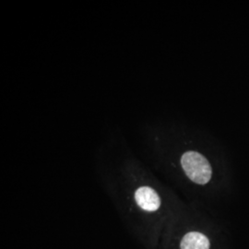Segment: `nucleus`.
<instances>
[{
  "label": "nucleus",
  "instance_id": "f257e3e1",
  "mask_svg": "<svg viewBox=\"0 0 249 249\" xmlns=\"http://www.w3.org/2000/svg\"><path fill=\"white\" fill-rule=\"evenodd\" d=\"M182 167L187 177L198 185L207 184L212 178V167L203 155L187 151L181 158Z\"/></svg>",
  "mask_w": 249,
  "mask_h": 249
},
{
  "label": "nucleus",
  "instance_id": "f03ea898",
  "mask_svg": "<svg viewBox=\"0 0 249 249\" xmlns=\"http://www.w3.org/2000/svg\"><path fill=\"white\" fill-rule=\"evenodd\" d=\"M135 199L137 204L146 212H155L160 208V197L151 187H140L135 193Z\"/></svg>",
  "mask_w": 249,
  "mask_h": 249
},
{
  "label": "nucleus",
  "instance_id": "7ed1b4c3",
  "mask_svg": "<svg viewBox=\"0 0 249 249\" xmlns=\"http://www.w3.org/2000/svg\"><path fill=\"white\" fill-rule=\"evenodd\" d=\"M180 247L181 249H210V241L204 234L192 231L184 236Z\"/></svg>",
  "mask_w": 249,
  "mask_h": 249
}]
</instances>
